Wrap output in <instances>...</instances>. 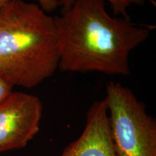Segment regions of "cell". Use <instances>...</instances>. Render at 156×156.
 Wrapping results in <instances>:
<instances>
[{"instance_id":"1","label":"cell","mask_w":156,"mask_h":156,"mask_svg":"<svg viewBox=\"0 0 156 156\" xmlns=\"http://www.w3.org/2000/svg\"><path fill=\"white\" fill-rule=\"evenodd\" d=\"M54 20L62 72L129 75L130 53L151 32L129 19L111 16L105 0H75Z\"/></svg>"},{"instance_id":"2","label":"cell","mask_w":156,"mask_h":156,"mask_svg":"<svg viewBox=\"0 0 156 156\" xmlns=\"http://www.w3.org/2000/svg\"><path fill=\"white\" fill-rule=\"evenodd\" d=\"M58 62L54 17L24 0H10L0 9L2 79L32 88L54 75Z\"/></svg>"},{"instance_id":"3","label":"cell","mask_w":156,"mask_h":156,"mask_svg":"<svg viewBox=\"0 0 156 156\" xmlns=\"http://www.w3.org/2000/svg\"><path fill=\"white\" fill-rule=\"evenodd\" d=\"M119 156H156V122L128 87L108 82L104 99Z\"/></svg>"},{"instance_id":"4","label":"cell","mask_w":156,"mask_h":156,"mask_svg":"<svg viewBox=\"0 0 156 156\" xmlns=\"http://www.w3.org/2000/svg\"><path fill=\"white\" fill-rule=\"evenodd\" d=\"M43 104L36 95L13 92L0 102V153L25 147L40 130Z\"/></svg>"},{"instance_id":"5","label":"cell","mask_w":156,"mask_h":156,"mask_svg":"<svg viewBox=\"0 0 156 156\" xmlns=\"http://www.w3.org/2000/svg\"><path fill=\"white\" fill-rule=\"evenodd\" d=\"M58 156H119L112 138L104 99L93 102L87 112L86 124L81 135Z\"/></svg>"},{"instance_id":"6","label":"cell","mask_w":156,"mask_h":156,"mask_svg":"<svg viewBox=\"0 0 156 156\" xmlns=\"http://www.w3.org/2000/svg\"><path fill=\"white\" fill-rule=\"evenodd\" d=\"M115 15H122L123 18L129 19L127 9L132 5H143L145 0H107ZM75 0H58V6L62 7L61 13L69 10Z\"/></svg>"},{"instance_id":"7","label":"cell","mask_w":156,"mask_h":156,"mask_svg":"<svg viewBox=\"0 0 156 156\" xmlns=\"http://www.w3.org/2000/svg\"><path fill=\"white\" fill-rule=\"evenodd\" d=\"M38 6L45 12H52L58 6V0H38Z\"/></svg>"},{"instance_id":"8","label":"cell","mask_w":156,"mask_h":156,"mask_svg":"<svg viewBox=\"0 0 156 156\" xmlns=\"http://www.w3.org/2000/svg\"><path fill=\"white\" fill-rule=\"evenodd\" d=\"M12 86L0 77V102L8 96L12 91Z\"/></svg>"},{"instance_id":"9","label":"cell","mask_w":156,"mask_h":156,"mask_svg":"<svg viewBox=\"0 0 156 156\" xmlns=\"http://www.w3.org/2000/svg\"><path fill=\"white\" fill-rule=\"evenodd\" d=\"M9 1H10V0H0V9H1L3 6H5L7 2H9Z\"/></svg>"}]
</instances>
